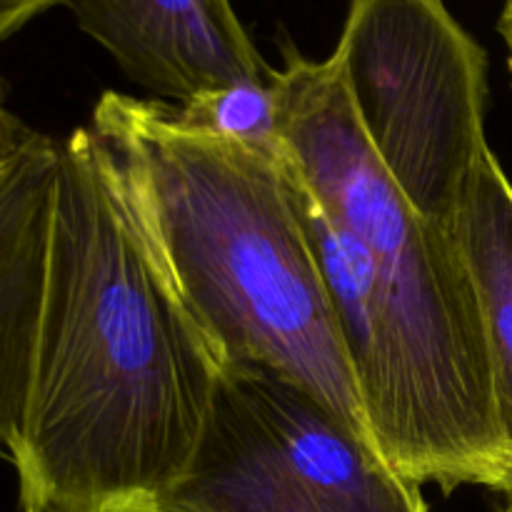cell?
I'll return each mask as SVG.
<instances>
[{
	"mask_svg": "<svg viewBox=\"0 0 512 512\" xmlns=\"http://www.w3.org/2000/svg\"><path fill=\"white\" fill-rule=\"evenodd\" d=\"M330 58L380 165L425 218L450 228L488 150L483 45L445 0H350Z\"/></svg>",
	"mask_w": 512,
	"mask_h": 512,
	"instance_id": "cell-4",
	"label": "cell"
},
{
	"mask_svg": "<svg viewBox=\"0 0 512 512\" xmlns=\"http://www.w3.org/2000/svg\"><path fill=\"white\" fill-rule=\"evenodd\" d=\"M155 512H428L368 438L310 390L223 365L188 468Z\"/></svg>",
	"mask_w": 512,
	"mask_h": 512,
	"instance_id": "cell-5",
	"label": "cell"
},
{
	"mask_svg": "<svg viewBox=\"0 0 512 512\" xmlns=\"http://www.w3.org/2000/svg\"><path fill=\"white\" fill-rule=\"evenodd\" d=\"M58 145L30 130L0 178V310L43 288Z\"/></svg>",
	"mask_w": 512,
	"mask_h": 512,
	"instance_id": "cell-8",
	"label": "cell"
},
{
	"mask_svg": "<svg viewBox=\"0 0 512 512\" xmlns=\"http://www.w3.org/2000/svg\"><path fill=\"white\" fill-rule=\"evenodd\" d=\"M508 503H512V490L508 493Z\"/></svg>",
	"mask_w": 512,
	"mask_h": 512,
	"instance_id": "cell-14",
	"label": "cell"
},
{
	"mask_svg": "<svg viewBox=\"0 0 512 512\" xmlns=\"http://www.w3.org/2000/svg\"><path fill=\"white\" fill-rule=\"evenodd\" d=\"M220 360L170 288L90 128L58 145L28 398L23 512H155L203 433Z\"/></svg>",
	"mask_w": 512,
	"mask_h": 512,
	"instance_id": "cell-1",
	"label": "cell"
},
{
	"mask_svg": "<svg viewBox=\"0 0 512 512\" xmlns=\"http://www.w3.org/2000/svg\"><path fill=\"white\" fill-rule=\"evenodd\" d=\"M283 155L363 255L383 338L368 405L380 455L415 485L512 490L478 295L453 230L425 218L365 140L333 58L285 45L273 70Z\"/></svg>",
	"mask_w": 512,
	"mask_h": 512,
	"instance_id": "cell-2",
	"label": "cell"
},
{
	"mask_svg": "<svg viewBox=\"0 0 512 512\" xmlns=\"http://www.w3.org/2000/svg\"><path fill=\"white\" fill-rule=\"evenodd\" d=\"M503 512H512V503L505 505V510H503Z\"/></svg>",
	"mask_w": 512,
	"mask_h": 512,
	"instance_id": "cell-13",
	"label": "cell"
},
{
	"mask_svg": "<svg viewBox=\"0 0 512 512\" xmlns=\"http://www.w3.org/2000/svg\"><path fill=\"white\" fill-rule=\"evenodd\" d=\"M175 108H178L180 123L198 133L243 143L273 158L283 155L278 95L273 90V78L205 90Z\"/></svg>",
	"mask_w": 512,
	"mask_h": 512,
	"instance_id": "cell-9",
	"label": "cell"
},
{
	"mask_svg": "<svg viewBox=\"0 0 512 512\" xmlns=\"http://www.w3.org/2000/svg\"><path fill=\"white\" fill-rule=\"evenodd\" d=\"M498 30L505 40V48H508V63L512 70V0H503V10H500V18H498Z\"/></svg>",
	"mask_w": 512,
	"mask_h": 512,
	"instance_id": "cell-12",
	"label": "cell"
},
{
	"mask_svg": "<svg viewBox=\"0 0 512 512\" xmlns=\"http://www.w3.org/2000/svg\"><path fill=\"white\" fill-rule=\"evenodd\" d=\"M30 128H25L18 118L8 113V108L0 100V178L5 175V170L10 168V163L15 160V155L20 153L23 143L28 140Z\"/></svg>",
	"mask_w": 512,
	"mask_h": 512,
	"instance_id": "cell-11",
	"label": "cell"
},
{
	"mask_svg": "<svg viewBox=\"0 0 512 512\" xmlns=\"http://www.w3.org/2000/svg\"><path fill=\"white\" fill-rule=\"evenodd\" d=\"M55 5H65V0H0V43Z\"/></svg>",
	"mask_w": 512,
	"mask_h": 512,
	"instance_id": "cell-10",
	"label": "cell"
},
{
	"mask_svg": "<svg viewBox=\"0 0 512 512\" xmlns=\"http://www.w3.org/2000/svg\"><path fill=\"white\" fill-rule=\"evenodd\" d=\"M133 83L188 103L205 90L270 80L273 68L230 0H65Z\"/></svg>",
	"mask_w": 512,
	"mask_h": 512,
	"instance_id": "cell-6",
	"label": "cell"
},
{
	"mask_svg": "<svg viewBox=\"0 0 512 512\" xmlns=\"http://www.w3.org/2000/svg\"><path fill=\"white\" fill-rule=\"evenodd\" d=\"M450 230L478 295L495 408L512 453V183L490 148L475 168Z\"/></svg>",
	"mask_w": 512,
	"mask_h": 512,
	"instance_id": "cell-7",
	"label": "cell"
},
{
	"mask_svg": "<svg viewBox=\"0 0 512 512\" xmlns=\"http://www.w3.org/2000/svg\"><path fill=\"white\" fill-rule=\"evenodd\" d=\"M90 130L220 368L273 370L375 445L283 158L198 133L165 100L113 90Z\"/></svg>",
	"mask_w": 512,
	"mask_h": 512,
	"instance_id": "cell-3",
	"label": "cell"
}]
</instances>
